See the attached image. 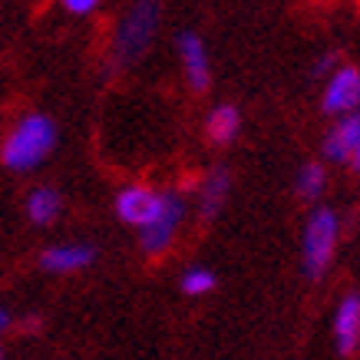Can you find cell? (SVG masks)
Masks as SVG:
<instances>
[{"mask_svg": "<svg viewBox=\"0 0 360 360\" xmlns=\"http://www.w3.org/2000/svg\"><path fill=\"white\" fill-rule=\"evenodd\" d=\"M159 13H162L159 0H136L129 11H126V17L116 27V40H112L116 63L129 66L149 50V44H153V37H155V27H159Z\"/></svg>", "mask_w": 360, "mask_h": 360, "instance_id": "cell-2", "label": "cell"}, {"mask_svg": "<svg viewBox=\"0 0 360 360\" xmlns=\"http://www.w3.org/2000/svg\"><path fill=\"white\" fill-rule=\"evenodd\" d=\"M321 110L328 116H347L360 110V70L357 66H340L334 70L328 89H324V103Z\"/></svg>", "mask_w": 360, "mask_h": 360, "instance_id": "cell-5", "label": "cell"}, {"mask_svg": "<svg viewBox=\"0 0 360 360\" xmlns=\"http://www.w3.org/2000/svg\"><path fill=\"white\" fill-rule=\"evenodd\" d=\"M159 208V192H153L149 186H129L116 195V215L126 225H149Z\"/></svg>", "mask_w": 360, "mask_h": 360, "instance_id": "cell-7", "label": "cell"}, {"mask_svg": "<svg viewBox=\"0 0 360 360\" xmlns=\"http://www.w3.org/2000/svg\"><path fill=\"white\" fill-rule=\"evenodd\" d=\"M60 208H63V198L56 188H33L27 195V219L33 225H53L60 219Z\"/></svg>", "mask_w": 360, "mask_h": 360, "instance_id": "cell-12", "label": "cell"}, {"mask_svg": "<svg viewBox=\"0 0 360 360\" xmlns=\"http://www.w3.org/2000/svg\"><path fill=\"white\" fill-rule=\"evenodd\" d=\"M324 182H328V175H324V165L321 162H304L301 165V172H297V195L307 198V202H317L321 192H324Z\"/></svg>", "mask_w": 360, "mask_h": 360, "instance_id": "cell-13", "label": "cell"}, {"mask_svg": "<svg viewBox=\"0 0 360 360\" xmlns=\"http://www.w3.org/2000/svg\"><path fill=\"white\" fill-rule=\"evenodd\" d=\"M53 146H56V122L50 116H44V112H33V116H23L17 122V129L4 139L0 162L13 169V172H30L53 153Z\"/></svg>", "mask_w": 360, "mask_h": 360, "instance_id": "cell-1", "label": "cell"}, {"mask_svg": "<svg viewBox=\"0 0 360 360\" xmlns=\"http://www.w3.org/2000/svg\"><path fill=\"white\" fill-rule=\"evenodd\" d=\"M0 360H4V350H0Z\"/></svg>", "mask_w": 360, "mask_h": 360, "instance_id": "cell-18", "label": "cell"}, {"mask_svg": "<svg viewBox=\"0 0 360 360\" xmlns=\"http://www.w3.org/2000/svg\"><path fill=\"white\" fill-rule=\"evenodd\" d=\"M238 129H241V112L235 110V106L221 103V106H215V110L208 112L205 136L215 142V146H229V142L238 136Z\"/></svg>", "mask_w": 360, "mask_h": 360, "instance_id": "cell-11", "label": "cell"}, {"mask_svg": "<svg viewBox=\"0 0 360 360\" xmlns=\"http://www.w3.org/2000/svg\"><path fill=\"white\" fill-rule=\"evenodd\" d=\"M215 284H219V278H215V271H208V268H188V271L182 274V291L192 297L208 295Z\"/></svg>", "mask_w": 360, "mask_h": 360, "instance_id": "cell-14", "label": "cell"}, {"mask_svg": "<svg viewBox=\"0 0 360 360\" xmlns=\"http://www.w3.org/2000/svg\"><path fill=\"white\" fill-rule=\"evenodd\" d=\"M182 215H186V202L179 192H159V208L149 225H142L139 231V245L142 251L149 255H162L169 245H172L175 231L182 225Z\"/></svg>", "mask_w": 360, "mask_h": 360, "instance_id": "cell-4", "label": "cell"}, {"mask_svg": "<svg viewBox=\"0 0 360 360\" xmlns=\"http://www.w3.org/2000/svg\"><path fill=\"white\" fill-rule=\"evenodd\" d=\"M179 60H182V70H186V79L188 86L195 89V93H205L212 86V66H208V53H205V44H202V37L192 30L179 33Z\"/></svg>", "mask_w": 360, "mask_h": 360, "instance_id": "cell-6", "label": "cell"}, {"mask_svg": "<svg viewBox=\"0 0 360 360\" xmlns=\"http://www.w3.org/2000/svg\"><path fill=\"white\" fill-rule=\"evenodd\" d=\"M96 4H99V0H63V7L70 13H89Z\"/></svg>", "mask_w": 360, "mask_h": 360, "instance_id": "cell-15", "label": "cell"}, {"mask_svg": "<svg viewBox=\"0 0 360 360\" xmlns=\"http://www.w3.org/2000/svg\"><path fill=\"white\" fill-rule=\"evenodd\" d=\"M334 66H338V56H334V53H324V56H321V60L314 63V77H324V73H330Z\"/></svg>", "mask_w": 360, "mask_h": 360, "instance_id": "cell-16", "label": "cell"}, {"mask_svg": "<svg viewBox=\"0 0 360 360\" xmlns=\"http://www.w3.org/2000/svg\"><path fill=\"white\" fill-rule=\"evenodd\" d=\"M229 172L225 169H215V172L205 179V186H202V192H198V215H202V221H212L219 219L221 205H225V198H229Z\"/></svg>", "mask_w": 360, "mask_h": 360, "instance_id": "cell-10", "label": "cell"}, {"mask_svg": "<svg viewBox=\"0 0 360 360\" xmlns=\"http://www.w3.org/2000/svg\"><path fill=\"white\" fill-rule=\"evenodd\" d=\"M93 258H96L93 245H56V248H46L40 255V264L53 274H66V271H79V268L93 264Z\"/></svg>", "mask_w": 360, "mask_h": 360, "instance_id": "cell-8", "label": "cell"}, {"mask_svg": "<svg viewBox=\"0 0 360 360\" xmlns=\"http://www.w3.org/2000/svg\"><path fill=\"white\" fill-rule=\"evenodd\" d=\"M334 334H338L340 354H354L360 340V295H347L334 317Z\"/></svg>", "mask_w": 360, "mask_h": 360, "instance_id": "cell-9", "label": "cell"}, {"mask_svg": "<svg viewBox=\"0 0 360 360\" xmlns=\"http://www.w3.org/2000/svg\"><path fill=\"white\" fill-rule=\"evenodd\" d=\"M338 231H340V221L330 208H314L311 212V219L304 225V245H301L307 278H321L328 271L334 248H338Z\"/></svg>", "mask_w": 360, "mask_h": 360, "instance_id": "cell-3", "label": "cell"}, {"mask_svg": "<svg viewBox=\"0 0 360 360\" xmlns=\"http://www.w3.org/2000/svg\"><path fill=\"white\" fill-rule=\"evenodd\" d=\"M11 328V314H7V311H4V307H0V334H4V330Z\"/></svg>", "mask_w": 360, "mask_h": 360, "instance_id": "cell-17", "label": "cell"}]
</instances>
